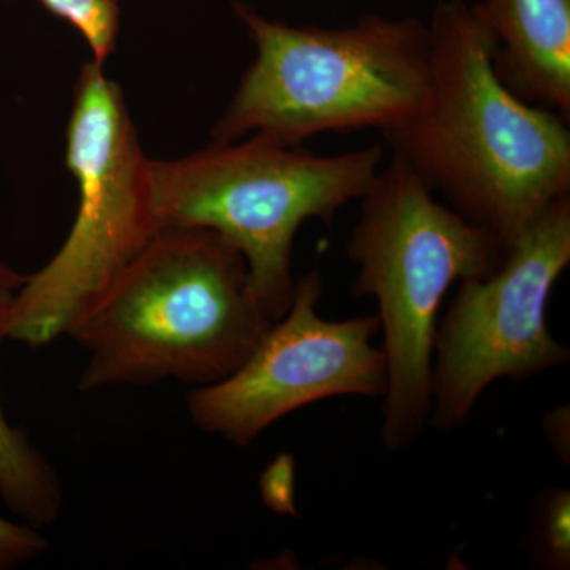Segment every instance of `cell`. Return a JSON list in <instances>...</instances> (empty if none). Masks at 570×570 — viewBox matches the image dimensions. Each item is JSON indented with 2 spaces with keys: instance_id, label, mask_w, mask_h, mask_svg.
I'll return each instance as SVG.
<instances>
[{
  "instance_id": "cell-6",
  "label": "cell",
  "mask_w": 570,
  "mask_h": 570,
  "mask_svg": "<svg viewBox=\"0 0 570 570\" xmlns=\"http://www.w3.org/2000/svg\"><path fill=\"white\" fill-rule=\"evenodd\" d=\"M66 165L78 186L70 234L43 268L26 276L10 311L7 337L29 347L67 336L159 234L153 159L142 151L121 88L94 59L75 85Z\"/></svg>"
},
{
  "instance_id": "cell-9",
  "label": "cell",
  "mask_w": 570,
  "mask_h": 570,
  "mask_svg": "<svg viewBox=\"0 0 570 570\" xmlns=\"http://www.w3.org/2000/svg\"><path fill=\"white\" fill-rule=\"evenodd\" d=\"M493 69L517 97L570 121V0H479Z\"/></svg>"
},
{
  "instance_id": "cell-1",
  "label": "cell",
  "mask_w": 570,
  "mask_h": 570,
  "mask_svg": "<svg viewBox=\"0 0 570 570\" xmlns=\"http://www.w3.org/2000/svg\"><path fill=\"white\" fill-rule=\"evenodd\" d=\"M426 102L385 141L450 208L508 253L570 194L569 121L527 104L493 69V37L468 0H436Z\"/></svg>"
},
{
  "instance_id": "cell-7",
  "label": "cell",
  "mask_w": 570,
  "mask_h": 570,
  "mask_svg": "<svg viewBox=\"0 0 570 570\" xmlns=\"http://www.w3.org/2000/svg\"><path fill=\"white\" fill-rule=\"evenodd\" d=\"M569 264L570 194L542 213L494 272L460 281L434 336V428L464 425L498 379L523 381L568 365L569 347L551 336L547 306Z\"/></svg>"
},
{
  "instance_id": "cell-15",
  "label": "cell",
  "mask_w": 570,
  "mask_h": 570,
  "mask_svg": "<svg viewBox=\"0 0 570 570\" xmlns=\"http://www.w3.org/2000/svg\"><path fill=\"white\" fill-rule=\"evenodd\" d=\"M543 433L561 461H570V412L569 406L553 409L543 419Z\"/></svg>"
},
{
  "instance_id": "cell-14",
  "label": "cell",
  "mask_w": 570,
  "mask_h": 570,
  "mask_svg": "<svg viewBox=\"0 0 570 570\" xmlns=\"http://www.w3.org/2000/svg\"><path fill=\"white\" fill-rule=\"evenodd\" d=\"M269 480L266 483L268 487V499L272 508L279 510L283 513H295L294 505V461L288 456H283L276 461L275 466L269 469Z\"/></svg>"
},
{
  "instance_id": "cell-4",
  "label": "cell",
  "mask_w": 570,
  "mask_h": 570,
  "mask_svg": "<svg viewBox=\"0 0 570 570\" xmlns=\"http://www.w3.org/2000/svg\"><path fill=\"white\" fill-rule=\"evenodd\" d=\"M360 204L346 245L356 266L351 292L377 302L387 362L381 438L401 452L431 415L434 336L445 295L460 281L490 275L505 250L489 230L438 202L393 153Z\"/></svg>"
},
{
  "instance_id": "cell-5",
  "label": "cell",
  "mask_w": 570,
  "mask_h": 570,
  "mask_svg": "<svg viewBox=\"0 0 570 570\" xmlns=\"http://www.w3.org/2000/svg\"><path fill=\"white\" fill-rule=\"evenodd\" d=\"M384 160L382 145L318 156L258 134L212 141L179 159H153L154 216L159 232L208 228L228 239L246 258L255 299L277 322L294 295L299 227L332 224Z\"/></svg>"
},
{
  "instance_id": "cell-11",
  "label": "cell",
  "mask_w": 570,
  "mask_h": 570,
  "mask_svg": "<svg viewBox=\"0 0 570 570\" xmlns=\"http://www.w3.org/2000/svg\"><path fill=\"white\" fill-rule=\"evenodd\" d=\"M56 17L69 21L89 45L94 61L107 62L121 26L119 0H40Z\"/></svg>"
},
{
  "instance_id": "cell-12",
  "label": "cell",
  "mask_w": 570,
  "mask_h": 570,
  "mask_svg": "<svg viewBox=\"0 0 570 570\" xmlns=\"http://www.w3.org/2000/svg\"><path fill=\"white\" fill-rule=\"evenodd\" d=\"M535 553L543 568H570V491L554 487L542 494L534 524Z\"/></svg>"
},
{
  "instance_id": "cell-3",
  "label": "cell",
  "mask_w": 570,
  "mask_h": 570,
  "mask_svg": "<svg viewBox=\"0 0 570 570\" xmlns=\"http://www.w3.org/2000/svg\"><path fill=\"white\" fill-rule=\"evenodd\" d=\"M255 47L213 141L265 135L288 146L326 132L393 129L426 102L430 29L417 18L366 14L346 28L288 26L243 3Z\"/></svg>"
},
{
  "instance_id": "cell-2",
  "label": "cell",
  "mask_w": 570,
  "mask_h": 570,
  "mask_svg": "<svg viewBox=\"0 0 570 570\" xmlns=\"http://www.w3.org/2000/svg\"><path fill=\"white\" fill-rule=\"evenodd\" d=\"M273 324L228 239L208 228H167L67 336L88 354L81 392L167 379L202 389L232 376Z\"/></svg>"
},
{
  "instance_id": "cell-10",
  "label": "cell",
  "mask_w": 570,
  "mask_h": 570,
  "mask_svg": "<svg viewBox=\"0 0 570 570\" xmlns=\"http://www.w3.org/2000/svg\"><path fill=\"white\" fill-rule=\"evenodd\" d=\"M26 276L0 262V343L9 332L10 311ZM0 498L13 515L33 528L50 527L61 515L58 475L29 438L11 426L0 404Z\"/></svg>"
},
{
  "instance_id": "cell-13",
  "label": "cell",
  "mask_w": 570,
  "mask_h": 570,
  "mask_svg": "<svg viewBox=\"0 0 570 570\" xmlns=\"http://www.w3.org/2000/svg\"><path fill=\"white\" fill-rule=\"evenodd\" d=\"M47 550V539L40 534L39 528L0 515V570L18 568Z\"/></svg>"
},
{
  "instance_id": "cell-8",
  "label": "cell",
  "mask_w": 570,
  "mask_h": 570,
  "mask_svg": "<svg viewBox=\"0 0 570 570\" xmlns=\"http://www.w3.org/2000/svg\"><path fill=\"white\" fill-rule=\"evenodd\" d=\"M317 269L295 283L287 313L272 325L232 376L193 389L187 409L195 426L246 448L266 428L333 396H384L387 362L373 337L377 316L326 321L318 316Z\"/></svg>"
}]
</instances>
